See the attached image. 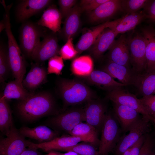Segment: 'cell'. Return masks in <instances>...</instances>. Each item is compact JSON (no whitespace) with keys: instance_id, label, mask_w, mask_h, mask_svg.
Wrapping results in <instances>:
<instances>
[{"instance_id":"6da1fadb","label":"cell","mask_w":155,"mask_h":155,"mask_svg":"<svg viewBox=\"0 0 155 155\" xmlns=\"http://www.w3.org/2000/svg\"><path fill=\"white\" fill-rule=\"evenodd\" d=\"M16 108L20 117L27 122L34 121L43 117L53 116L59 113L57 111L53 96L47 92L32 93L25 99L19 101Z\"/></svg>"},{"instance_id":"7a4b0ae2","label":"cell","mask_w":155,"mask_h":155,"mask_svg":"<svg viewBox=\"0 0 155 155\" xmlns=\"http://www.w3.org/2000/svg\"><path fill=\"white\" fill-rule=\"evenodd\" d=\"M57 86L58 93L64 104L62 111L68 106L87 102L94 99L93 91L81 81L62 79L58 82Z\"/></svg>"},{"instance_id":"3957f363","label":"cell","mask_w":155,"mask_h":155,"mask_svg":"<svg viewBox=\"0 0 155 155\" xmlns=\"http://www.w3.org/2000/svg\"><path fill=\"white\" fill-rule=\"evenodd\" d=\"M119 123L114 113H107L101 132L98 147L100 155H108L114 151L121 136Z\"/></svg>"},{"instance_id":"277c9868","label":"cell","mask_w":155,"mask_h":155,"mask_svg":"<svg viewBox=\"0 0 155 155\" xmlns=\"http://www.w3.org/2000/svg\"><path fill=\"white\" fill-rule=\"evenodd\" d=\"M85 121L84 108L65 109L48 119L46 125L60 133H69L78 124Z\"/></svg>"},{"instance_id":"5b68a950","label":"cell","mask_w":155,"mask_h":155,"mask_svg":"<svg viewBox=\"0 0 155 155\" xmlns=\"http://www.w3.org/2000/svg\"><path fill=\"white\" fill-rule=\"evenodd\" d=\"M44 35L41 26L26 21L21 25L20 31V47L24 55L31 59L39 45L40 38Z\"/></svg>"},{"instance_id":"8992f818","label":"cell","mask_w":155,"mask_h":155,"mask_svg":"<svg viewBox=\"0 0 155 155\" xmlns=\"http://www.w3.org/2000/svg\"><path fill=\"white\" fill-rule=\"evenodd\" d=\"M128 44L132 69L137 74L144 72L146 69L147 60L144 37L141 34L137 33L128 37Z\"/></svg>"},{"instance_id":"52a82bcc","label":"cell","mask_w":155,"mask_h":155,"mask_svg":"<svg viewBox=\"0 0 155 155\" xmlns=\"http://www.w3.org/2000/svg\"><path fill=\"white\" fill-rule=\"evenodd\" d=\"M148 119L142 117L132 127L129 133L122 136L114 151V155H121L150 131Z\"/></svg>"},{"instance_id":"ba28073f","label":"cell","mask_w":155,"mask_h":155,"mask_svg":"<svg viewBox=\"0 0 155 155\" xmlns=\"http://www.w3.org/2000/svg\"><path fill=\"white\" fill-rule=\"evenodd\" d=\"M106 98L113 103L120 104L133 109L142 115L143 117L153 122L154 119L151 117L136 96L122 88H119L108 92Z\"/></svg>"},{"instance_id":"9c48e42d","label":"cell","mask_w":155,"mask_h":155,"mask_svg":"<svg viewBox=\"0 0 155 155\" xmlns=\"http://www.w3.org/2000/svg\"><path fill=\"white\" fill-rule=\"evenodd\" d=\"M85 121L98 133L101 131L107 113L105 100L93 99L87 102L84 108Z\"/></svg>"},{"instance_id":"30bf717a","label":"cell","mask_w":155,"mask_h":155,"mask_svg":"<svg viewBox=\"0 0 155 155\" xmlns=\"http://www.w3.org/2000/svg\"><path fill=\"white\" fill-rule=\"evenodd\" d=\"M83 141L91 143L90 140L86 137L65 135L57 137L50 141L42 143H35L27 140V144L28 148L37 150L40 149L49 152L55 151H64L67 148Z\"/></svg>"},{"instance_id":"8fae6325","label":"cell","mask_w":155,"mask_h":155,"mask_svg":"<svg viewBox=\"0 0 155 155\" xmlns=\"http://www.w3.org/2000/svg\"><path fill=\"white\" fill-rule=\"evenodd\" d=\"M6 136L0 141V155H20L28 147L27 140L13 125Z\"/></svg>"},{"instance_id":"7c38bea8","label":"cell","mask_w":155,"mask_h":155,"mask_svg":"<svg viewBox=\"0 0 155 155\" xmlns=\"http://www.w3.org/2000/svg\"><path fill=\"white\" fill-rule=\"evenodd\" d=\"M8 53L11 70L15 80L22 84L26 73L24 55L17 42L12 40L8 43Z\"/></svg>"},{"instance_id":"4fadbf2b","label":"cell","mask_w":155,"mask_h":155,"mask_svg":"<svg viewBox=\"0 0 155 155\" xmlns=\"http://www.w3.org/2000/svg\"><path fill=\"white\" fill-rule=\"evenodd\" d=\"M109 60L129 68L130 53L128 37L123 34L115 40L109 49Z\"/></svg>"},{"instance_id":"5bb4252c","label":"cell","mask_w":155,"mask_h":155,"mask_svg":"<svg viewBox=\"0 0 155 155\" xmlns=\"http://www.w3.org/2000/svg\"><path fill=\"white\" fill-rule=\"evenodd\" d=\"M57 38L53 34L45 35L32 57L36 63H41L59 54Z\"/></svg>"},{"instance_id":"9a60e30c","label":"cell","mask_w":155,"mask_h":155,"mask_svg":"<svg viewBox=\"0 0 155 155\" xmlns=\"http://www.w3.org/2000/svg\"><path fill=\"white\" fill-rule=\"evenodd\" d=\"M50 0H23L18 4L16 15L18 20L23 23L50 5Z\"/></svg>"},{"instance_id":"2e32d148","label":"cell","mask_w":155,"mask_h":155,"mask_svg":"<svg viewBox=\"0 0 155 155\" xmlns=\"http://www.w3.org/2000/svg\"><path fill=\"white\" fill-rule=\"evenodd\" d=\"M123 17L111 22L99 25L84 34L81 37L75 46L78 55L91 47L99 35L106 28H112L120 22Z\"/></svg>"},{"instance_id":"e0dca14e","label":"cell","mask_w":155,"mask_h":155,"mask_svg":"<svg viewBox=\"0 0 155 155\" xmlns=\"http://www.w3.org/2000/svg\"><path fill=\"white\" fill-rule=\"evenodd\" d=\"M113 103L114 113L120 126L122 132L129 131L141 118L140 113L128 106Z\"/></svg>"},{"instance_id":"ac0fdd59","label":"cell","mask_w":155,"mask_h":155,"mask_svg":"<svg viewBox=\"0 0 155 155\" xmlns=\"http://www.w3.org/2000/svg\"><path fill=\"white\" fill-rule=\"evenodd\" d=\"M103 71L113 78H117L126 86L133 85L137 73L132 69L109 61L104 66Z\"/></svg>"},{"instance_id":"d6986e66","label":"cell","mask_w":155,"mask_h":155,"mask_svg":"<svg viewBox=\"0 0 155 155\" xmlns=\"http://www.w3.org/2000/svg\"><path fill=\"white\" fill-rule=\"evenodd\" d=\"M19 130L24 137L34 139L39 143L50 141L59 137L60 134L46 125H40L33 128L24 126Z\"/></svg>"},{"instance_id":"ffe728a7","label":"cell","mask_w":155,"mask_h":155,"mask_svg":"<svg viewBox=\"0 0 155 155\" xmlns=\"http://www.w3.org/2000/svg\"><path fill=\"white\" fill-rule=\"evenodd\" d=\"M121 0H108L89 13V18L92 22H98L109 18L122 10Z\"/></svg>"},{"instance_id":"44dd1931","label":"cell","mask_w":155,"mask_h":155,"mask_svg":"<svg viewBox=\"0 0 155 155\" xmlns=\"http://www.w3.org/2000/svg\"><path fill=\"white\" fill-rule=\"evenodd\" d=\"M82 77L88 82L108 92L126 86L115 81L110 75L102 70H93L88 76Z\"/></svg>"},{"instance_id":"7402d4cb","label":"cell","mask_w":155,"mask_h":155,"mask_svg":"<svg viewBox=\"0 0 155 155\" xmlns=\"http://www.w3.org/2000/svg\"><path fill=\"white\" fill-rule=\"evenodd\" d=\"M47 74V69L40 63L33 64L23 80V85L26 89L35 90L46 82Z\"/></svg>"},{"instance_id":"603a6c76","label":"cell","mask_w":155,"mask_h":155,"mask_svg":"<svg viewBox=\"0 0 155 155\" xmlns=\"http://www.w3.org/2000/svg\"><path fill=\"white\" fill-rule=\"evenodd\" d=\"M117 35L113 30L110 28H105L91 47L90 52L94 58L96 59L100 58L109 49Z\"/></svg>"},{"instance_id":"cb8c5ba5","label":"cell","mask_w":155,"mask_h":155,"mask_svg":"<svg viewBox=\"0 0 155 155\" xmlns=\"http://www.w3.org/2000/svg\"><path fill=\"white\" fill-rule=\"evenodd\" d=\"M62 18L59 10L54 5H50L44 11L36 23L47 28L55 33L60 31Z\"/></svg>"},{"instance_id":"d4e9b609","label":"cell","mask_w":155,"mask_h":155,"mask_svg":"<svg viewBox=\"0 0 155 155\" xmlns=\"http://www.w3.org/2000/svg\"><path fill=\"white\" fill-rule=\"evenodd\" d=\"M133 85L143 96L153 94L155 88V69L137 74Z\"/></svg>"},{"instance_id":"484cf974","label":"cell","mask_w":155,"mask_h":155,"mask_svg":"<svg viewBox=\"0 0 155 155\" xmlns=\"http://www.w3.org/2000/svg\"><path fill=\"white\" fill-rule=\"evenodd\" d=\"M144 37L146 44V68L145 71L155 69V29L148 26L142 29L141 34Z\"/></svg>"},{"instance_id":"4316f807","label":"cell","mask_w":155,"mask_h":155,"mask_svg":"<svg viewBox=\"0 0 155 155\" xmlns=\"http://www.w3.org/2000/svg\"><path fill=\"white\" fill-rule=\"evenodd\" d=\"M82 9L75 5L65 18L62 29V33L66 40L72 38L78 32L80 24Z\"/></svg>"},{"instance_id":"83f0119b","label":"cell","mask_w":155,"mask_h":155,"mask_svg":"<svg viewBox=\"0 0 155 155\" xmlns=\"http://www.w3.org/2000/svg\"><path fill=\"white\" fill-rule=\"evenodd\" d=\"M146 18V15L144 10L126 14L123 17L121 22L111 29L117 35L119 34H124L133 29L137 26Z\"/></svg>"},{"instance_id":"f1b7e54d","label":"cell","mask_w":155,"mask_h":155,"mask_svg":"<svg viewBox=\"0 0 155 155\" xmlns=\"http://www.w3.org/2000/svg\"><path fill=\"white\" fill-rule=\"evenodd\" d=\"M32 93L27 90L22 83L15 80L6 84L3 94L0 96L6 100L16 99L20 101L25 99Z\"/></svg>"},{"instance_id":"f546056e","label":"cell","mask_w":155,"mask_h":155,"mask_svg":"<svg viewBox=\"0 0 155 155\" xmlns=\"http://www.w3.org/2000/svg\"><path fill=\"white\" fill-rule=\"evenodd\" d=\"M94 63L92 58L84 55L76 58L72 62L71 69L74 75L83 77L88 76L93 70Z\"/></svg>"},{"instance_id":"4dcf8cb0","label":"cell","mask_w":155,"mask_h":155,"mask_svg":"<svg viewBox=\"0 0 155 155\" xmlns=\"http://www.w3.org/2000/svg\"><path fill=\"white\" fill-rule=\"evenodd\" d=\"M98 133L95 128L87 123L81 122L76 125L69 133L70 135L88 138L91 143L96 147H99L100 140Z\"/></svg>"},{"instance_id":"1f68e13d","label":"cell","mask_w":155,"mask_h":155,"mask_svg":"<svg viewBox=\"0 0 155 155\" xmlns=\"http://www.w3.org/2000/svg\"><path fill=\"white\" fill-rule=\"evenodd\" d=\"M12 113L7 100L0 96V130L7 136L13 125Z\"/></svg>"},{"instance_id":"d6a6232c","label":"cell","mask_w":155,"mask_h":155,"mask_svg":"<svg viewBox=\"0 0 155 155\" xmlns=\"http://www.w3.org/2000/svg\"><path fill=\"white\" fill-rule=\"evenodd\" d=\"M11 70L8 50L1 43L0 45V81L3 82L7 78Z\"/></svg>"},{"instance_id":"836d02e7","label":"cell","mask_w":155,"mask_h":155,"mask_svg":"<svg viewBox=\"0 0 155 155\" xmlns=\"http://www.w3.org/2000/svg\"><path fill=\"white\" fill-rule=\"evenodd\" d=\"M73 151L81 155H100L96 147L89 142H86L67 148L64 152Z\"/></svg>"},{"instance_id":"e575fe53","label":"cell","mask_w":155,"mask_h":155,"mask_svg":"<svg viewBox=\"0 0 155 155\" xmlns=\"http://www.w3.org/2000/svg\"><path fill=\"white\" fill-rule=\"evenodd\" d=\"M149 0H122L121 5L122 10L127 14L135 13L144 8Z\"/></svg>"},{"instance_id":"d590c367","label":"cell","mask_w":155,"mask_h":155,"mask_svg":"<svg viewBox=\"0 0 155 155\" xmlns=\"http://www.w3.org/2000/svg\"><path fill=\"white\" fill-rule=\"evenodd\" d=\"M64 66L63 59L61 56L58 55L53 56L49 60L47 69V74L60 75Z\"/></svg>"},{"instance_id":"8d00e7d4","label":"cell","mask_w":155,"mask_h":155,"mask_svg":"<svg viewBox=\"0 0 155 155\" xmlns=\"http://www.w3.org/2000/svg\"><path fill=\"white\" fill-rule=\"evenodd\" d=\"M78 54L74 47L73 42V38H69L59 50V54L63 59L69 60L74 58Z\"/></svg>"},{"instance_id":"74e56055","label":"cell","mask_w":155,"mask_h":155,"mask_svg":"<svg viewBox=\"0 0 155 155\" xmlns=\"http://www.w3.org/2000/svg\"><path fill=\"white\" fill-rule=\"evenodd\" d=\"M154 143L152 137L147 134L139 155H153L154 151Z\"/></svg>"},{"instance_id":"f35d334b","label":"cell","mask_w":155,"mask_h":155,"mask_svg":"<svg viewBox=\"0 0 155 155\" xmlns=\"http://www.w3.org/2000/svg\"><path fill=\"white\" fill-rule=\"evenodd\" d=\"M139 99L150 116L155 113V94L143 96Z\"/></svg>"},{"instance_id":"ab89813d","label":"cell","mask_w":155,"mask_h":155,"mask_svg":"<svg viewBox=\"0 0 155 155\" xmlns=\"http://www.w3.org/2000/svg\"><path fill=\"white\" fill-rule=\"evenodd\" d=\"M108 1V0H82L81 1L80 7L82 11L89 13Z\"/></svg>"},{"instance_id":"60d3db41","label":"cell","mask_w":155,"mask_h":155,"mask_svg":"<svg viewBox=\"0 0 155 155\" xmlns=\"http://www.w3.org/2000/svg\"><path fill=\"white\" fill-rule=\"evenodd\" d=\"M76 0H59L58 3L59 7V11L62 18H65L70 13L75 4Z\"/></svg>"},{"instance_id":"b9f144b4","label":"cell","mask_w":155,"mask_h":155,"mask_svg":"<svg viewBox=\"0 0 155 155\" xmlns=\"http://www.w3.org/2000/svg\"><path fill=\"white\" fill-rule=\"evenodd\" d=\"M148 21L155 23V0H149L143 10Z\"/></svg>"},{"instance_id":"7bdbcfd3","label":"cell","mask_w":155,"mask_h":155,"mask_svg":"<svg viewBox=\"0 0 155 155\" xmlns=\"http://www.w3.org/2000/svg\"><path fill=\"white\" fill-rule=\"evenodd\" d=\"M147 134L142 136L137 141L131 146L128 155H139Z\"/></svg>"},{"instance_id":"ee69618b","label":"cell","mask_w":155,"mask_h":155,"mask_svg":"<svg viewBox=\"0 0 155 155\" xmlns=\"http://www.w3.org/2000/svg\"><path fill=\"white\" fill-rule=\"evenodd\" d=\"M20 155H40L37 149L28 148H26Z\"/></svg>"},{"instance_id":"f6af8a7d","label":"cell","mask_w":155,"mask_h":155,"mask_svg":"<svg viewBox=\"0 0 155 155\" xmlns=\"http://www.w3.org/2000/svg\"><path fill=\"white\" fill-rule=\"evenodd\" d=\"M6 28V24L5 21L3 19L0 22V33Z\"/></svg>"},{"instance_id":"bcb514c9","label":"cell","mask_w":155,"mask_h":155,"mask_svg":"<svg viewBox=\"0 0 155 155\" xmlns=\"http://www.w3.org/2000/svg\"><path fill=\"white\" fill-rule=\"evenodd\" d=\"M64 155H81L73 151H69L63 154Z\"/></svg>"},{"instance_id":"7dc6e473","label":"cell","mask_w":155,"mask_h":155,"mask_svg":"<svg viewBox=\"0 0 155 155\" xmlns=\"http://www.w3.org/2000/svg\"><path fill=\"white\" fill-rule=\"evenodd\" d=\"M52 152L54 153L55 155H64L63 154L60 153L58 152H55V151Z\"/></svg>"},{"instance_id":"c3c4849f","label":"cell","mask_w":155,"mask_h":155,"mask_svg":"<svg viewBox=\"0 0 155 155\" xmlns=\"http://www.w3.org/2000/svg\"><path fill=\"white\" fill-rule=\"evenodd\" d=\"M151 116L154 119H155V113L152 114Z\"/></svg>"},{"instance_id":"681fc988","label":"cell","mask_w":155,"mask_h":155,"mask_svg":"<svg viewBox=\"0 0 155 155\" xmlns=\"http://www.w3.org/2000/svg\"><path fill=\"white\" fill-rule=\"evenodd\" d=\"M47 155H55V154L52 152H49V154Z\"/></svg>"},{"instance_id":"f907efd6","label":"cell","mask_w":155,"mask_h":155,"mask_svg":"<svg viewBox=\"0 0 155 155\" xmlns=\"http://www.w3.org/2000/svg\"><path fill=\"white\" fill-rule=\"evenodd\" d=\"M155 94V88L154 90V91L153 94Z\"/></svg>"},{"instance_id":"816d5d0a","label":"cell","mask_w":155,"mask_h":155,"mask_svg":"<svg viewBox=\"0 0 155 155\" xmlns=\"http://www.w3.org/2000/svg\"><path fill=\"white\" fill-rule=\"evenodd\" d=\"M153 155H155V152H154V153L153 154Z\"/></svg>"},{"instance_id":"f5cc1de1","label":"cell","mask_w":155,"mask_h":155,"mask_svg":"<svg viewBox=\"0 0 155 155\" xmlns=\"http://www.w3.org/2000/svg\"><path fill=\"white\" fill-rule=\"evenodd\" d=\"M154 123H155V120H154Z\"/></svg>"}]
</instances>
